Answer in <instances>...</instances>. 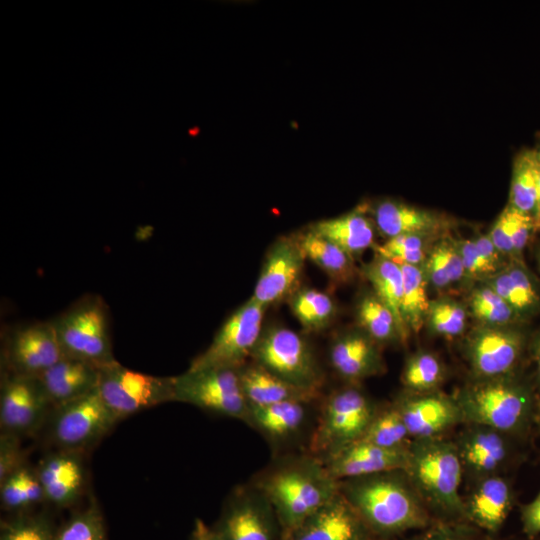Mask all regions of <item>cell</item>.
I'll use <instances>...</instances> for the list:
<instances>
[{"instance_id": "52a82bcc", "label": "cell", "mask_w": 540, "mask_h": 540, "mask_svg": "<svg viewBox=\"0 0 540 540\" xmlns=\"http://www.w3.org/2000/svg\"><path fill=\"white\" fill-rule=\"evenodd\" d=\"M251 359L293 385L321 390L324 376L313 349L289 328L274 325L263 329Z\"/></svg>"}, {"instance_id": "d6a6232c", "label": "cell", "mask_w": 540, "mask_h": 540, "mask_svg": "<svg viewBox=\"0 0 540 540\" xmlns=\"http://www.w3.org/2000/svg\"><path fill=\"white\" fill-rule=\"evenodd\" d=\"M421 267L429 287L437 291L467 282L456 241L447 234L433 243Z\"/></svg>"}, {"instance_id": "f35d334b", "label": "cell", "mask_w": 540, "mask_h": 540, "mask_svg": "<svg viewBox=\"0 0 540 540\" xmlns=\"http://www.w3.org/2000/svg\"><path fill=\"white\" fill-rule=\"evenodd\" d=\"M468 317L465 303L441 296L430 301L425 325L433 335L455 339L465 335Z\"/></svg>"}, {"instance_id": "7a4b0ae2", "label": "cell", "mask_w": 540, "mask_h": 540, "mask_svg": "<svg viewBox=\"0 0 540 540\" xmlns=\"http://www.w3.org/2000/svg\"><path fill=\"white\" fill-rule=\"evenodd\" d=\"M252 484L272 505L282 538L339 493V481L311 453L279 460Z\"/></svg>"}, {"instance_id": "d4e9b609", "label": "cell", "mask_w": 540, "mask_h": 540, "mask_svg": "<svg viewBox=\"0 0 540 540\" xmlns=\"http://www.w3.org/2000/svg\"><path fill=\"white\" fill-rule=\"evenodd\" d=\"M99 378V367L69 357L37 376L53 408L97 389Z\"/></svg>"}, {"instance_id": "74e56055", "label": "cell", "mask_w": 540, "mask_h": 540, "mask_svg": "<svg viewBox=\"0 0 540 540\" xmlns=\"http://www.w3.org/2000/svg\"><path fill=\"white\" fill-rule=\"evenodd\" d=\"M534 150H524L513 163L508 206L534 218L537 208ZM536 223V222H535Z\"/></svg>"}, {"instance_id": "4fadbf2b", "label": "cell", "mask_w": 540, "mask_h": 540, "mask_svg": "<svg viewBox=\"0 0 540 540\" xmlns=\"http://www.w3.org/2000/svg\"><path fill=\"white\" fill-rule=\"evenodd\" d=\"M212 528L219 540H282L272 505L253 484L232 491Z\"/></svg>"}, {"instance_id": "5b68a950", "label": "cell", "mask_w": 540, "mask_h": 540, "mask_svg": "<svg viewBox=\"0 0 540 540\" xmlns=\"http://www.w3.org/2000/svg\"><path fill=\"white\" fill-rule=\"evenodd\" d=\"M51 320L65 357L99 368L116 361L112 352L109 309L100 295H83Z\"/></svg>"}, {"instance_id": "8992f818", "label": "cell", "mask_w": 540, "mask_h": 540, "mask_svg": "<svg viewBox=\"0 0 540 540\" xmlns=\"http://www.w3.org/2000/svg\"><path fill=\"white\" fill-rule=\"evenodd\" d=\"M378 408L357 384L333 391L322 404L309 453L323 458L360 440Z\"/></svg>"}, {"instance_id": "ee69618b", "label": "cell", "mask_w": 540, "mask_h": 540, "mask_svg": "<svg viewBox=\"0 0 540 540\" xmlns=\"http://www.w3.org/2000/svg\"><path fill=\"white\" fill-rule=\"evenodd\" d=\"M55 534L45 516L21 513L1 523L0 540H55Z\"/></svg>"}, {"instance_id": "e0dca14e", "label": "cell", "mask_w": 540, "mask_h": 540, "mask_svg": "<svg viewBox=\"0 0 540 540\" xmlns=\"http://www.w3.org/2000/svg\"><path fill=\"white\" fill-rule=\"evenodd\" d=\"M393 403L400 412L411 439L441 437L454 427L464 424L454 395L440 390L428 393L403 391Z\"/></svg>"}, {"instance_id": "681fc988", "label": "cell", "mask_w": 540, "mask_h": 540, "mask_svg": "<svg viewBox=\"0 0 540 540\" xmlns=\"http://www.w3.org/2000/svg\"><path fill=\"white\" fill-rule=\"evenodd\" d=\"M536 232L537 227L534 218L513 209V259H523V252Z\"/></svg>"}, {"instance_id": "6da1fadb", "label": "cell", "mask_w": 540, "mask_h": 540, "mask_svg": "<svg viewBox=\"0 0 540 540\" xmlns=\"http://www.w3.org/2000/svg\"><path fill=\"white\" fill-rule=\"evenodd\" d=\"M339 492L375 537L421 530L433 522L402 469L340 480Z\"/></svg>"}, {"instance_id": "83f0119b", "label": "cell", "mask_w": 540, "mask_h": 540, "mask_svg": "<svg viewBox=\"0 0 540 540\" xmlns=\"http://www.w3.org/2000/svg\"><path fill=\"white\" fill-rule=\"evenodd\" d=\"M375 228L363 211L356 210L319 221L310 229L326 237L355 259L368 248L375 246Z\"/></svg>"}, {"instance_id": "9f6ffc18", "label": "cell", "mask_w": 540, "mask_h": 540, "mask_svg": "<svg viewBox=\"0 0 540 540\" xmlns=\"http://www.w3.org/2000/svg\"><path fill=\"white\" fill-rule=\"evenodd\" d=\"M535 259H536L537 269H538V271L540 273V245L536 249Z\"/></svg>"}, {"instance_id": "7402d4cb", "label": "cell", "mask_w": 540, "mask_h": 540, "mask_svg": "<svg viewBox=\"0 0 540 540\" xmlns=\"http://www.w3.org/2000/svg\"><path fill=\"white\" fill-rule=\"evenodd\" d=\"M463 497L465 521L483 532L496 533L506 521L514 504V491L502 474L473 482Z\"/></svg>"}, {"instance_id": "30bf717a", "label": "cell", "mask_w": 540, "mask_h": 540, "mask_svg": "<svg viewBox=\"0 0 540 540\" xmlns=\"http://www.w3.org/2000/svg\"><path fill=\"white\" fill-rule=\"evenodd\" d=\"M266 309L250 297L224 321L210 345L192 360L188 369H239L246 364L262 334Z\"/></svg>"}, {"instance_id": "f5cc1de1", "label": "cell", "mask_w": 540, "mask_h": 540, "mask_svg": "<svg viewBox=\"0 0 540 540\" xmlns=\"http://www.w3.org/2000/svg\"><path fill=\"white\" fill-rule=\"evenodd\" d=\"M190 540H219V538L212 527H209L201 519H196Z\"/></svg>"}, {"instance_id": "cb8c5ba5", "label": "cell", "mask_w": 540, "mask_h": 540, "mask_svg": "<svg viewBox=\"0 0 540 540\" xmlns=\"http://www.w3.org/2000/svg\"><path fill=\"white\" fill-rule=\"evenodd\" d=\"M497 292L527 324L540 314V279L523 259H511L494 276L483 281Z\"/></svg>"}, {"instance_id": "1f68e13d", "label": "cell", "mask_w": 540, "mask_h": 540, "mask_svg": "<svg viewBox=\"0 0 540 540\" xmlns=\"http://www.w3.org/2000/svg\"><path fill=\"white\" fill-rule=\"evenodd\" d=\"M361 272L370 283L372 291L395 315L407 342L410 333L401 314L403 274L400 265L375 253L374 258L362 267Z\"/></svg>"}, {"instance_id": "60d3db41", "label": "cell", "mask_w": 540, "mask_h": 540, "mask_svg": "<svg viewBox=\"0 0 540 540\" xmlns=\"http://www.w3.org/2000/svg\"><path fill=\"white\" fill-rule=\"evenodd\" d=\"M443 236V235H441ZM439 235L404 234L375 245V253L398 265L422 266L433 243Z\"/></svg>"}, {"instance_id": "ac0fdd59", "label": "cell", "mask_w": 540, "mask_h": 540, "mask_svg": "<svg viewBox=\"0 0 540 540\" xmlns=\"http://www.w3.org/2000/svg\"><path fill=\"white\" fill-rule=\"evenodd\" d=\"M454 443L464 474L474 481L500 475L512 456V437L478 424H463Z\"/></svg>"}, {"instance_id": "f546056e", "label": "cell", "mask_w": 540, "mask_h": 540, "mask_svg": "<svg viewBox=\"0 0 540 540\" xmlns=\"http://www.w3.org/2000/svg\"><path fill=\"white\" fill-rule=\"evenodd\" d=\"M306 259L319 267L337 285L351 283L357 276L355 259L338 245L309 229L297 237Z\"/></svg>"}, {"instance_id": "3957f363", "label": "cell", "mask_w": 540, "mask_h": 540, "mask_svg": "<svg viewBox=\"0 0 540 540\" xmlns=\"http://www.w3.org/2000/svg\"><path fill=\"white\" fill-rule=\"evenodd\" d=\"M454 397L464 424L484 425L510 437L525 433L537 414L533 388L519 371L495 378H471Z\"/></svg>"}, {"instance_id": "f1b7e54d", "label": "cell", "mask_w": 540, "mask_h": 540, "mask_svg": "<svg viewBox=\"0 0 540 540\" xmlns=\"http://www.w3.org/2000/svg\"><path fill=\"white\" fill-rule=\"evenodd\" d=\"M308 403L287 401L264 406H250L246 424L266 438L279 441L297 434L307 418Z\"/></svg>"}, {"instance_id": "11a10c76", "label": "cell", "mask_w": 540, "mask_h": 540, "mask_svg": "<svg viewBox=\"0 0 540 540\" xmlns=\"http://www.w3.org/2000/svg\"><path fill=\"white\" fill-rule=\"evenodd\" d=\"M534 173H535L536 194H537V208H536L535 222H536L537 231H539L540 230V161L537 159L536 154H535V159H534Z\"/></svg>"}, {"instance_id": "ab89813d", "label": "cell", "mask_w": 540, "mask_h": 540, "mask_svg": "<svg viewBox=\"0 0 540 540\" xmlns=\"http://www.w3.org/2000/svg\"><path fill=\"white\" fill-rule=\"evenodd\" d=\"M360 440L385 448L402 449L407 448L412 439L400 412L391 403L378 408Z\"/></svg>"}, {"instance_id": "7dc6e473", "label": "cell", "mask_w": 540, "mask_h": 540, "mask_svg": "<svg viewBox=\"0 0 540 540\" xmlns=\"http://www.w3.org/2000/svg\"><path fill=\"white\" fill-rule=\"evenodd\" d=\"M16 435L1 432L0 483L24 467V454Z\"/></svg>"}, {"instance_id": "b9f144b4", "label": "cell", "mask_w": 540, "mask_h": 540, "mask_svg": "<svg viewBox=\"0 0 540 540\" xmlns=\"http://www.w3.org/2000/svg\"><path fill=\"white\" fill-rule=\"evenodd\" d=\"M1 484V503L7 510H23L44 499V493L36 472L23 467Z\"/></svg>"}, {"instance_id": "680465c9", "label": "cell", "mask_w": 540, "mask_h": 540, "mask_svg": "<svg viewBox=\"0 0 540 540\" xmlns=\"http://www.w3.org/2000/svg\"><path fill=\"white\" fill-rule=\"evenodd\" d=\"M534 151H535V154H536L537 159L540 161V146H539V148H537V149L534 150Z\"/></svg>"}, {"instance_id": "44dd1931", "label": "cell", "mask_w": 540, "mask_h": 540, "mask_svg": "<svg viewBox=\"0 0 540 540\" xmlns=\"http://www.w3.org/2000/svg\"><path fill=\"white\" fill-rule=\"evenodd\" d=\"M320 459L330 474L340 481L390 470H404L408 447L391 449L358 440Z\"/></svg>"}, {"instance_id": "8d00e7d4", "label": "cell", "mask_w": 540, "mask_h": 540, "mask_svg": "<svg viewBox=\"0 0 540 540\" xmlns=\"http://www.w3.org/2000/svg\"><path fill=\"white\" fill-rule=\"evenodd\" d=\"M446 378V368L442 360L433 352L419 350L405 361L401 372L404 391L428 393L440 390Z\"/></svg>"}, {"instance_id": "5bb4252c", "label": "cell", "mask_w": 540, "mask_h": 540, "mask_svg": "<svg viewBox=\"0 0 540 540\" xmlns=\"http://www.w3.org/2000/svg\"><path fill=\"white\" fill-rule=\"evenodd\" d=\"M64 357L52 320L18 325L2 341V373L37 377Z\"/></svg>"}, {"instance_id": "d6986e66", "label": "cell", "mask_w": 540, "mask_h": 540, "mask_svg": "<svg viewBox=\"0 0 540 540\" xmlns=\"http://www.w3.org/2000/svg\"><path fill=\"white\" fill-rule=\"evenodd\" d=\"M380 346L360 328L338 334L329 349L333 370L349 384L383 374L386 364Z\"/></svg>"}, {"instance_id": "7bdbcfd3", "label": "cell", "mask_w": 540, "mask_h": 540, "mask_svg": "<svg viewBox=\"0 0 540 540\" xmlns=\"http://www.w3.org/2000/svg\"><path fill=\"white\" fill-rule=\"evenodd\" d=\"M55 540H108L104 519L95 502L73 514L58 530Z\"/></svg>"}, {"instance_id": "ffe728a7", "label": "cell", "mask_w": 540, "mask_h": 540, "mask_svg": "<svg viewBox=\"0 0 540 540\" xmlns=\"http://www.w3.org/2000/svg\"><path fill=\"white\" fill-rule=\"evenodd\" d=\"M375 538L339 492L282 540H375Z\"/></svg>"}, {"instance_id": "9a60e30c", "label": "cell", "mask_w": 540, "mask_h": 540, "mask_svg": "<svg viewBox=\"0 0 540 540\" xmlns=\"http://www.w3.org/2000/svg\"><path fill=\"white\" fill-rule=\"evenodd\" d=\"M52 409L37 377L2 373L1 432L18 437L31 434L42 425Z\"/></svg>"}, {"instance_id": "277c9868", "label": "cell", "mask_w": 540, "mask_h": 540, "mask_svg": "<svg viewBox=\"0 0 540 540\" xmlns=\"http://www.w3.org/2000/svg\"><path fill=\"white\" fill-rule=\"evenodd\" d=\"M404 471L430 513L465 521L460 492L464 471L454 440L412 439Z\"/></svg>"}, {"instance_id": "9c48e42d", "label": "cell", "mask_w": 540, "mask_h": 540, "mask_svg": "<svg viewBox=\"0 0 540 540\" xmlns=\"http://www.w3.org/2000/svg\"><path fill=\"white\" fill-rule=\"evenodd\" d=\"M174 401L243 422L250 407L239 371L231 368L187 369L174 377Z\"/></svg>"}, {"instance_id": "836d02e7", "label": "cell", "mask_w": 540, "mask_h": 540, "mask_svg": "<svg viewBox=\"0 0 540 540\" xmlns=\"http://www.w3.org/2000/svg\"><path fill=\"white\" fill-rule=\"evenodd\" d=\"M292 314L307 332L327 329L337 315L335 300L326 292L300 287L289 299Z\"/></svg>"}, {"instance_id": "2e32d148", "label": "cell", "mask_w": 540, "mask_h": 540, "mask_svg": "<svg viewBox=\"0 0 540 540\" xmlns=\"http://www.w3.org/2000/svg\"><path fill=\"white\" fill-rule=\"evenodd\" d=\"M306 257L297 237H282L269 247L253 295L268 308L287 300L300 288Z\"/></svg>"}, {"instance_id": "7c38bea8", "label": "cell", "mask_w": 540, "mask_h": 540, "mask_svg": "<svg viewBox=\"0 0 540 540\" xmlns=\"http://www.w3.org/2000/svg\"><path fill=\"white\" fill-rule=\"evenodd\" d=\"M50 435L61 450L82 451L105 436L119 421L98 388L52 409Z\"/></svg>"}, {"instance_id": "f907efd6", "label": "cell", "mask_w": 540, "mask_h": 540, "mask_svg": "<svg viewBox=\"0 0 540 540\" xmlns=\"http://www.w3.org/2000/svg\"><path fill=\"white\" fill-rule=\"evenodd\" d=\"M475 245L484 259L497 271H501L508 262L494 246L488 234L473 237Z\"/></svg>"}, {"instance_id": "c3c4849f", "label": "cell", "mask_w": 540, "mask_h": 540, "mask_svg": "<svg viewBox=\"0 0 540 540\" xmlns=\"http://www.w3.org/2000/svg\"><path fill=\"white\" fill-rule=\"evenodd\" d=\"M512 225L513 209L507 205L487 233L494 246L507 261L513 259Z\"/></svg>"}, {"instance_id": "816d5d0a", "label": "cell", "mask_w": 540, "mask_h": 540, "mask_svg": "<svg viewBox=\"0 0 540 540\" xmlns=\"http://www.w3.org/2000/svg\"><path fill=\"white\" fill-rule=\"evenodd\" d=\"M523 531L528 536L540 534V491L537 496L521 509Z\"/></svg>"}, {"instance_id": "603a6c76", "label": "cell", "mask_w": 540, "mask_h": 540, "mask_svg": "<svg viewBox=\"0 0 540 540\" xmlns=\"http://www.w3.org/2000/svg\"><path fill=\"white\" fill-rule=\"evenodd\" d=\"M81 451L59 450L44 457L36 475L44 499L57 507L74 504L84 486V466Z\"/></svg>"}, {"instance_id": "e575fe53", "label": "cell", "mask_w": 540, "mask_h": 540, "mask_svg": "<svg viewBox=\"0 0 540 540\" xmlns=\"http://www.w3.org/2000/svg\"><path fill=\"white\" fill-rule=\"evenodd\" d=\"M468 315L478 325H526L514 309L490 286L479 282L472 286L465 302Z\"/></svg>"}, {"instance_id": "ba28073f", "label": "cell", "mask_w": 540, "mask_h": 540, "mask_svg": "<svg viewBox=\"0 0 540 540\" xmlns=\"http://www.w3.org/2000/svg\"><path fill=\"white\" fill-rule=\"evenodd\" d=\"M524 326L476 324L466 332L463 353L471 378H495L518 372L530 341Z\"/></svg>"}, {"instance_id": "484cf974", "label": "cell", "mask_w": 540, "mask_h": 540, "mask_svg": "<svg viewBox=\"0 0 540 540\" xmlns=\"http://www.w3.org/2000/svg\"><path fill=\"white\" fill-rule=\"evenodd\" d=\"M372 214L376 229L387 239L404 234L441 236L448 229V220L441 215L393 200L378 203Z\"/></svg>"}, {"instance_id": "bcb514c9", "label": "cell", "mask_w": 540, "mask_h": 540, "mask_svg": "<svg viewBox=\"0 0 540 540\" xmlns=\"http://www.w3.org/2000/svg\"><path fill=\"white\" fill-rule=\"evenodd\" d=\"M462 259L467 282H483L498 272L484 259L473 238L455 239Z\"/></svg>"}, {"instance_id": "8fae6325", "label": "cell", "mask_w": 540, "mask_h": 540, "mask_svg": "<svg viewBox=\"0 0 540 540\" xmlns=\"http://www.w3.org/2000/svg\"><path fill=\"white\" fill-rule=\"evenodd\" d=\"M98 391L121 420L139 411L174 401V377L128 369L117 361L100 368Z\"/></svg>"}, {"instance_id": "4316f807", "label": "cell", "mask_w": 540, "mask_h": 540, "mask_svg": "<svg viewBox=\"0 0 540 540\" xmlns=\"http://www.w3.org/2000/svg\"><path fill=\"white\" fill-rule=\"evenodd\" d=\"M243 393L249 406H264L280 402L311 403L320 392L293 385L252 361L238 369Z\"/></svg>"}, {"instance_id": "f6af8a7d", "label": "cell", "mask_w": 540, "mask_h": 540, "mask_svg": "<svg viewBox=\"0 0 540 540\" xmlns=\"http://www.w3.org/2000/svg\"><path fill=\"white\" fill-rule=\"evenodd\" d=\"M406 540H489L482 530L461 520H439Z\"/></svg>"}, {"instance_id": "4dcf8cb0", "label": "cell", "mask_w": 540, "mask_h": 540, "mask_svg": "<svg viewBox=\"0 0 540 540\" xmlns=\"http://www.w3.org/2000/svg\"><path fill=\"white\" fill-rule=\"evenodd\" d=\"M355 318L357 327L380 346L406 343L395 315L372 289L358 297Z\"/></svg>"}, {"instance_id": "db71d44e", "label": "cell", "mask_w": 540, "mask_h": 540, "mask_svg": "<svg viewBox=\"0 0 540 540\" xmlns=\"http://www.w3.org/2000/svg\"><path fill=\"white\" fill-rule=\"evenodd\" d=\"M530 348L533 354V358L536 364V377L538 385L540 386V328L536 331L534 336L530 339Z\"/></svg>"}, {"instance_id": "6f0895ef", "label": "cell", "mask_w": 540, "mask_h": 540, "mask_svg": "<svg viewBox=\"0 0 540 540\" xmlns=\"http://www.w3.org/2000/svg\"><path fill=\"white\" fill-rule=\"evenodd\" d=\"M537 420H538V423H539V426H540V403L538 405V408H537Z\"/></svg>"}, {"instance_id": "d590c367", "label": "cell", "mask_w": 540, "mask_h": 540, "mask_svg": "<svg viewBox=\"0 0 540 540\" xmlns=\"http://www.w3.org/2000/svg\"><path fill=\"white\" fill-rule=\"evenodd\" d=\"M403 274V296L401 314L411 333H419L425 325L430 305L429 284L421 266L400 265Z\"/></svg>"}]
</instances>
